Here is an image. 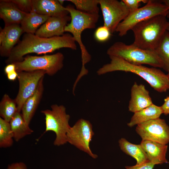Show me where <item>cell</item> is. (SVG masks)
Listing matches in <instances>:
<instances>
[{"mask_svg":"<svg viewBox=\"0 0 169 169\" xmlns=\"http://www.w3.org/2000/svg\"><path fill=\"white\" fill-rule=\"evenodd\" d=\"M62 48L77 49L76 42L71 34L65 33L60 36L45 38L25 33L22 40L13 48L5 62L8 64L20 62L28 54H45Z\"/></svg>","mask_w":169,"mask_h":169,"instance_id":"cell-1","label":"cell"},{"mask_svg":"<svg viewBox=\"0 0 169 169\" xmlns=\"http://www.w3.org/2000/svg\"><path fill=\"white\" fill-rule=\"evenodd\" d=\"M110 63L104 65L97 71L98 75L115 71L130 72L136 74L145 80L154 90L160 92L169 89V78L161 70L142 65L132 64L120 58L109 56Z\"/></svg>","mask_w":169,"mask_h":169,"instance_id":"cell-2","label":"cell"},{"mask_svg":"<svg viewBox=\"0 0 169 169\" xmlns=\"http://www.w3.org/2000/svg\"><path fill=\"white\" fill-rule=\"evenodd\" d=\"M165 16L159 15L144 20L132 29L134 40L132 44L140 49L155 51L169 24Z\"/></svg>","mask_w":169,"mask_h":169,"instance_id":"cell-3","label":"cell"},{"mask_svg":"<svg viewBox=\"0 0 169 169\" xmlns=\"http://www.w3.org/2000/svg\"><path fill=\"white\" fill-rule=\"evenodd\" d=\"M65 8L70 14L71 19L70 23L65 26L64 31L71 34L76 42L80 47L82 66L79 75L82 76L88 72L85 67V65L90 61L91 56L82 42V33L85 29L95 28L100 15L99 14H91L81 12L72 5L67 6Z\"/></svg>","mask_w":169,"mask_h":169,"instance_id":"cell-4","label":"cell"},{"mask_svg":"<svg viewBox=\"0 0 169 169\" xmlns=\"http://www.w3.org/2000/svg\"><path fill=\"white\" fill-rule=\"evenodd\" d=\"M109 56L117 57L134 65L146 64L154 67L162 68V63L155 51L143 49L132 44L127 45L121 42H116L107 49Z\"/></svg>","mask_w":169,"mask_h":169,"instance_id":"cell-5","label":"cell"},{"mask_svg":"<svg viewBox=\"0 0 169 169\" xmlns=\"http://www.w3.org/2000/svg\"><path fill=\"white\" fill-rule=\"evenodd\" d=\"M51 108V110L41 111L45 116V129L43 135L47 131H53L56 136L54 145H63L67 142L66 134L71 127L69 124L70 116L66 113L63 105L54 104Z\"/></svg>","mask_w":169,"mask_h":169,"instance_id":"cell-6","label":"cell"},{"mask_svg":"<svg viewBox=\"0 0 169 169\" xmlns=\"http://www.w3.org/2000/svg\"><path fill=\"white\" fill-rule=\"evenodd\" d=\"M64 59L63 54L58 52L41 56L28 55L22 61L13 63L15 65L17 72L42 70L45 71L48 75L52 76L62 69Z\"/></svg>","mask_w":169,"mask_h":169,"instance_id":"cell-7","label":"cell"},{"mask_svg":"<svg viewBox=\"0 0 169 169\" xmlns=\"http://www.w3.org/2000/svg\"><path fill=\"white\" fill-rule=\"evenodd\" d=\"M168 7L161 1L149 0L143 7L130 13L117 27L115 32L120 37L125 35L127 32L136 25L156 16H166Z\"/></svg>","mask_w":169,"mask_h":169,"instance_id":"cell-8","label":"cell"},{"mask_svg":"<svg viewBox=\"0 0 169 169\" xmlns=\"http://www.w3.org/2000/svg\"><path fill=\"white\" fill-rule=\"evenodd\" d=\"M94 135L90 122L81 119L68 131L66 134L67 142L95 159L97 157V155L92 153L90 147V143Z\"/></svg>","mask_w":169,"mask_h":169,"instance_id":"cell-9","label":"cell"},{"mask_svg":"<svg viewBox=\"0 0 169 169\" xmlns=\"http://www.w3.org/2000/svg\"><path fill=\"white\" fill-rule=\"evenodd\" d=\"M104 25L111 33L129 14V9L122 0H99Z\"/></svg>","mask_w":169,"mask_h":169,"instance_id":"cell-10","label":"cell"},{"mask_svg":"<svg viewBox=\"0 0 169 169\" xmlns=\"http://www.w3.org/2000/svg\"><path fill=\"white\" fill-rule=\"evenodd\" d=\"M18 72L19 88L15 100L18 112H20L24 103L35 91L40 80L46 73L42 70Z\"/></svg>","mask_w":169,"mask_h":169,"instance_id":"cell-11","label":"cell"},{"mask_svg":"<svg viewBox=\"0 0 169 169\" xmlns=\"http://www.w3.org/2000/svg\"><path fill=\"white\" fill-rule=\"evenodd\" d=\"M136 130L142 140L164 145L169 142V126L165 120L160 118L137 125Z\"/></svg>","mask_w":169,"mask_h":169,"instance_id":"cell-12","label":"cell"},{"mask_svg":"<svg viewBox=\"0 0 169 169\" xmlns=\"http://www.w3.org/2000/svg\"><path fill=\"white\" fill-rule=\"evenodd\" d=\"M24 33L19 24L5 26L0 33V54L8 57L14 45Z\"/></svg>","mask_w":169,"mask_h":169,"instance_id":"cell-13","label":"cell"},{"mask_svg":"<svg viewBox=\"0 0 169 169\" xmlns=\"http://www.w3.org/2000/svg\"><path fill=\"white\" fill-rule=\"evenodd\" d=\"M71 19L69 15L63 17H50L36 31L35 34L45 38L62 35L64 34L65 26Z\"/></svg>","mask_w":169,"mask_h":169,"instance_id":"cell-14","label":"cell"},{"mask_svg":"<svg viewBox=\"0 0 169 169\" xmlns=\"http://www.w3.org/2000/svg\"><path fill=\"white\" fill-rule=\"evenodd\" d=\"M153 104L149 92L144 85L135 82L131 90V98L128 106L129 111L134 113Z\"/></svg>","mask_w":169,"mask_h":169,"instance_id":"cell-15","label":"cell"},{"mask_svg":"<svg viewBox=\"0 0 169 169\" xmlns=\"http://www.w3.org/2000/svg\"><path fill=\"white\" fill-rule=\"evenodd\" d=\"M32 12L49 17H63L69 14L58 0H32Z\"/></svg>","mask_w":169,"mask_h":169,"instance_id":"cell-16","label":"cell"},{"mask_svg":"<svg viewBox=\"0 0 169 169\" xmlns=\"http://www.w3.org/2000/svg\"><path fill=\"white\" fill-rule=\"evenodd\" d=\"M140 145L148 160L156 164L168 162L166 158L168 147L166 145L146 140H142Z\"/></svg>","mask_w":169,"mask_h":169,"instance_id":"cell-17","label":"cell"},{"mask_svg":"<svg viewBox=\"0 0 169 169\" xmlns=\"http://www.w3.org/2000/svg\"><path fill=\"white\" fill-rule=\"evenodd\" d=\"M27 13L20 10L10 0L0 2V17L5 25L20 24Z\"/></svg>","mask_w":169,"mask_h":169,"instance_id":"cell-18","label":"cell"},{"mask_svg":"<svg viewBox=\"0 0 169 169\" xmlns=\"http://www.w3.org/2000/svg\"><path fill=\"white\" fill-rule=\"evenodd\" d=\"M44 77L40 80L34 93L24 103L21 110L22 115L25 122L29 125L42 98L44 87Z\"/></svg>","mask_w":169,"mask_h":169,"instance_id":"cell-19","label":"cell"},{"mask_svg":"<svg viewBox=\"0 0 169 169\" xmlns=\"http://www.w3.org/2000/svg\"><path fill=\"white\" fill-rule=\"evenodd\" d=\"M163 113L161 106L152 104L150 106L134 113L127 125L133 126L149 120L159 118Z\"/></svg>","mask_w":169,"mask_h":169,"instance_id":"cell-20","label":"cell"},{"mask_svg":"<svg viewBox=\"0 0 169 169\" xmlns=\"http://www.w3.org/2000/svg\"><path fill=\"white\" fill-rule=\"evenodd\" d=\"M9 122L13 139L16 141H19L33 132L30 128L29 125L25 122L20 112H17Z\"/></svg>","mask_w":169,"mask_h":169,"instance_id":"cell-21","label":"cell"},{"mask_svg":"<svg viewBox=\"0 0 169 169\" xmlns=\"http://www.w3.org/2000/svg\"><path fill=\"white\" fill-rule=\"evenodd\" d=\"M49 17L31 12L26 14L20 26L24 33L34 34L39 27L45 23Z\"/></svg>","mask_w":169,"mask_h":169,"instance_id":"cell-22","label":"cell"},{"mask_svg":"<svg viewBox=\"0 0 169 169\" xmlns=\"http://www.w3.org/2000/svg\"><path fill=\"white\" fill-rule=\"evenodd\" d=\"M119 143L121 151L136 159V165L140 164L148 160L140 145L132 144L123 138L119 140Z\"/></svg>","mask_w":169,"mask_h":169,"instance_id":"cell-23","label":"cell"},{"mask_svg":"<svg viewBox=\"0 0 169 169\" xmlns=\"http://www.w3.org/2000/svg\"><path fill=\"white\" fill-rule=\"evenodd\" d=\"M17 112V105L15 99H12L7 94H4L0 103L1 117L9 122Z\"/></svg>","mask_w":169,"mask_h":169,"instance_id":"cell-24","label":"cell"},{"mask_svg":"<svg viewBox=\"0 0 169 169\" xmlns=\"http://www.w3.org/2000/svg\"><path fill=\"white\" fill-rule=\"evenodd\" d=\"M155 51L162 63V68L168 72H169V32L167 31L164 34Z\"/></svg>","mask_w":169,"mask_h":169,"instance_id":"cell-25","label":"cell"},{"mask_svg":"<svg viewBox=\"0 0 169 169\" xmlns=\"http://www.w3.org/2000/svg\"><path fill=\"white\" fill-rule=\"evenodd\" d=\"M13 135L9 122L0 117V147L6 148L13 143Z\"/></svg>","mask_w":169,"mask_h":169,"instance_id":"cell-26","label":"cell"},{"mask_svg":"<svg viewBox=\"0 0 169 169\" xmlns=\"http://www.w3.org/2000/svg\"><path fill=\"white\" fill-rule=\"evenodd\" d=\"M72 3L75 8L81 12L91 14H99V0H67Z\"/></svg>","mask_w":169,"mask_h":169,"instance_id":"cell-27","label":"cell"},{"mask_svg":"<svg viewBox=\"0 0 169 169\" xmlns=\"http://www.w3.org/2000/svg\"><path fill=\"white\" fill-rule=\"evenodd\" d=\"M111 33L109 29L104 25L98 27L95 30L94 36L98 41L103 42L110 38Z\"/></svg>","mask_w":169,"mask_h":169,"instance_id":"cell-28","label":"cell"},{"mask_svg":"<svg viewBox=\"0 0 169 169\" xmlns=\"http://www.w3.org/2000/svg\"><path fill=\"white\" fill-rule=\"evenodd\" d=\"M20 10L26 13L32 11V0H10Z\"/></svg>","mask_w":169,"mask_h":169,"instance_id":"cell-29","label":"cell"},{"mask_svg":"<svg viewBox=\"0 0 169 169\" xmlns=\"http://www.w3.org/2000/svg\"><path fill=\"white\" fill-rule=\"evenodd\" d=\"M125 4L129 11V13H132L138 9L141 3H146L147 0H122Z\"/></svg>","mask_w":169,"mask_h":169,"instance_id":"cell-30","label":"cell"},{"mask_svg":"<svg viewBox=\"0 0 169 169\" xmlns=\"http://www.w3.org/2000/svg\"><path fill=\"white\" fill-rule=\"evenodd\" d=\"M155 163L148 160L140 164L132 166H125L126 169H153Z\"/></svg>","mask_w":169,"mask_h":169,"instance_id":"cell-31","label":"cell"},{"mask_svg":"<svg viewBox=\"0 0 169 169\" xmlns=\"http://www.w3.org/2000/svg\"><path fill=\"white\" fill-rule=\"evenodd\" d=\"M161 107L163 113L165 115L169 114V96L164 99V102Z\"/></svg>","mask_w":169,"mask_h":169,"instance_id":"cell-32","label":"cell"},{"mask_svg":"<svg viewBox=\"0 0 169 169\" xmlns=\"http://www.w3.org/2000/svg\"><path fill=\"white\" fill-rule=\"evenodd\" d=\"M7 169H27L25 165L23 162L13 163L8 166Z\"/></svg>","mask_w":169,"mask_h":169,"instance_id":"cell-33","label":"cell"},{"mask_svg":"<svg viewBox=\"0 0 169 169\" xmlns=\"http://www.w3.org/2000/svg\"><path fill=\"white\" fill-rule=\"evenodd\" d=\"M16 70V66L13 63L7 64L4 69V72L7 75Z\"/></svg>","mask_w":169,"mask_h":169,"instance_id":"cell-34","label":"cell"},{"mask_svg":"<svg viewBox=\"0 0 169 169\" xmlns=\"http://www.w3.org/2000/svg\"><path fill=\"white\" fill-rule=\"evenodd\" d=\"M18 75V72L16 70L7 74L8 80L13 81L16 79Z\"/></svg>","mask_w":169,"mask_h":169,"instance_id":"cell-35","label":"cell"},{"mask_svg":"<svg viewBox=\"0 0 169 169\" xmlns=\"http://www.w3.org/2000/svg\"><path fill=\"white\" fill-rule=\"evenodd\" d=\"M162 1V2L166 5L168 8V13L166 17L169 18V0H164Z\"/></svg>","mask_w":169,"mask_h":169,"instance_id":"cell-36","label":"cell"},{"mask_svg":"<svg viewBox=\"0 0 169 169\" xmlns=\"http://www.w3.org/2000/svg\"><path fill=\"white\" fill-rule=\"evenodd\" d=\"M59 2V3L62 5H63V3H64V1L65 0H58Z\"/></svg>","mask_w":169,"mask_h":169,"instance_id":"cell-37","label":"cell"},{"mask_svg":"<svg viewBox=\"0 0 169 169\" xmlns=\"http://www.w3.org/2000/svg\"><path fill=\"white\" fill-rule=\"evenodd\" d=\"M167 31L169 32V23L167 28Z\"/></svg>","mask_w":169,"mask_h":169,"instance_id":"cell-38","label":"cell"},{"mask_svg":"<svg viewBox=\"0 0 169 169\" xmlns=\"http://www.w3.org/2000/svg\"><path fill=\"white\" fill-rule=\"evenodd\" d=\"M167 75H168V78H169V72H168V74H167Z\"/></svg>","mask_w":169,"mask_h":169,"instance_id":"cell-39","label":"cell"}]
</instances>
